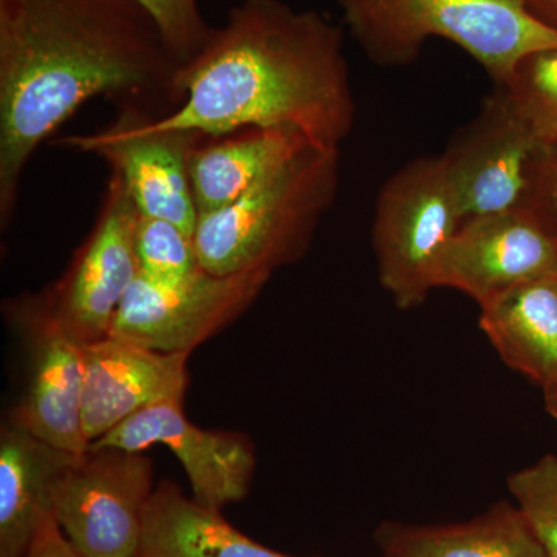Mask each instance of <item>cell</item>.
Listing matches in <instances>:
<instances>
[{
	"label": "cell",
	"instance_id": "6da1fadb",
	"mask_svg": "<svg viewBox=\"0 0 557 557\" xmlns=\"http://www.w3.org/2000/svg\"><path fill=\"white\" fill-rule=\"evenodd\" d=\"M180 64L137 0H0V225L46 139L87 101L164 116L182 104Z\"/></svg>",
	"mask_w": 557,
	"mask_h": 557
},
{
	"label": "cell",
	"instance_id": "7a4b0ae2",
	"mask_svg": "<svg viewBox=\"0 0 557 557\" xmlns=\"http://www.w3.org/2000/svg\"><path fill=\"white\" fill-rule=\"evenodd\" d=\"M182 104L153 116L159 129L222 138L287 127L341 149L357 121L344 32L317 10L242 0L180 73Z\"/></svg>",
	"mask_w": 557,
	"mask_h": 557
},
{
	"label": "cell",
	"instance_id": "3957f363",
	"mask_svg": "<svg viewBox=\"0 0 557 557\" xmlns=\"http://www.w3.org/2000/svg\"><path fill=\"white\" fill-rule=\"evenodd\" d=\"M341 149L307 145L230 207L199 215L194 247L218 276L277 269L306 255L335 203Z\"/></svg>",
	"mask_w": 557,
	"mask_h": 557
},
{
	"label": "cell",
	"instance_id": "277c9868",
	"mask_svg": "<svg viewBox=\"0 0 557 557\" xmlns=\"http://www.w3.org/2000/svg\"><path fill=\"white\" fill-rule=\"evenodd\" d=\"M351 38L373 64L405 67L426 40L456 44L497 87L507 86L520 61L557 50V33L528 11L525 0H336Z\"/></svg>",
	"mask_w": 557,
	"mask_h": 557
},
{
	"label": "cell",
	"instance_id": "5b68a950",
	"mask_svg": "<svg viewBox=\"0 0 557 557\" xmlns=\"http://www.w3.org/2000/svg\"><path fill=\"white\" fill-rule=\"evenodd\" d=\"M460 208L442 156L409 161L381 186L373 251L381 285L399 309L420 306L435 288L440 256L460 228Z\"/></svg>",
	"mask_w": 557,
	"mask_h": 557
},
{
	"label": "cell",
	"instance_id": "8992f818",
	"mask_svg": "<svg viewBox=\"0 0 557 557\" xmlns=\"http://www.w3.org/2000/svg\"><path fill=\"white\" fill-rule=\"evenodd\" d=\"M152 475L145 453L90 446L54 482V520L84 557H139Z\"/></svg>",
	"mask_w": 557,
	"mask_h": 557
},
{
	"label": "cell",
	"instance_id": "52a82bcc",
	"mask_svg": "<svg viewBox=\"0 0 557 557\" xmlns=\"http://www.w3.org/2000/svg\"><path fill=\"white\" fill-rule=\"evenodd\" d=\"M271 274L218 276L199 270L177 282L139 276L121 302L109 335L163 354H193L255 302Z\"/></svg>",
	"mask_w": 557,
	"mask_h": 557
},
{
	"label": "cell",
	"instance_id": "ba28073f",
	"mask_svg": "<svg viewBox=\"0 0 557 557\" xmlns=\"http://www.w3.org/2000/svg\"><path fill=\"white\" fill-rule=\"evenodd\" d=\"M153 116L141 109L120 108L108 129L62 138L60 145L108 161L139 214L168 220L194 237L199 211L190 159L205 137L196 132L159 129L152 124Z\"/></svg>",
	"mask_w": 557,
	"mask_h": 557
},
{
	"label": "cell",
	"instance_id": "9c48e42d",
	"mask_svg": "<svg viewBox=\"0 0 557 557\" xmlns=\"http://www.w3.org/2000/svg\"><path fill=\"white\" fill-rule=\"evenodd\" d=\"M138 209L119 175H110L97 223L72 265L44 293L51 317L81 344L109 336L113 319L138 277Z\"/></svg>",
	"mask_w": 557,
	"mask_h": 557
},
{
	"label": "cell",
	"instance_id": "30bf717a",
	"mask_svg": "<svg viewBox=\"0 0 557 557\" xmlns=\"http://www.w3.org/2000/svg\"><path fill=\"white\" fill-rule=\"evenodd\" d=\"M27 350V387L14 420L54 448L89 449L83 423L84 344L51 317L44 296H21L5 307Z\"/></svg>",
	"mask_w": 557,
	"mask_h": 557
},
{
	"label": "cell",
	"instance_id": "8fae6325",
	"mask_svg": "<svg viewBox=\"0 0 557 557\" xmlns=\"http://www.w3.org/2000/svg\"><path fill=\"white\" fill-rule=\"evenodd\" d=\"M541 146L505 90L497 87L442 153L461 220L522 207L531 163Z\"/></svg>",
	"mask_w": 557,
	"mask_h": 557
},
{
	"label": "cell",
	"instance_id": "7c38bea8",
	"mask_svg": "<svg viewBox=\"0 0 557 557\" xmlns=\"http://www.w3.org/2000/svg\"><path fill=\"white\" fill-rule=\"evenodd\" d=\"M557 276V244L523 208L461 223L440 256L435 288L458 289L479 307L508 289Z\"/></svg>",
	"mask_w": 557,
	"mask_h": 557
},
{
	"label": "cell",
	"instance_id": "4fadbf2b",
	"mask_svg": "<svg viewBox=\"0 0 557 557\" xmlns=\"http://www.w3.org/2000/svg\"><path fill=\"white\" fill-rule=\"evenodd\" d=\"M156 445L166 446L177 457L194 500L203 507L220 511L247 497L256 471L252 443L239 432L196 426L182 403L150 406L90 446L145 453Z\"/></svg>",
	"mask_w": 557,
	"mask_h": 557
},
{
	"label": "cell",
	"instance_id": "5bb4252c",
	"mask_svg": "<svg viewBox=\"0 0 557 557\" xmlns=\"http://www.w3.org/2000/svg\"><path fill=\"white\" fill-rule=\"evenodd\" d=\"M188 358L113 335L84 344L83 423L89 446L150 406L183 405Z\"/></svg>",
	"mask_w": 557,
	"mask_h": 557
},
{
	"label": "cell",
	"instance_id": "9a60e30c",
	"mask_svg": "<svg viewBox=\"0 0 557 557\" xmlns=\"http://www.w3.org/2000/svg\"><path fill=\"white\" fill-rule=\"evenodd\" d=\"M78 454L33 435L13 417L0 429V557H25L44 520L53 516V486Z\"/></svg>",
	"mask_w": 557,
	"mask_h": 557
},
{
	"label": "cell",
	"instance_id": "2e32d148",
	"mask_svg": "<svg viewBox=\"0 0 557 557\" xmlns=\"http://www.w3.org/2000/svg\"><path fill=\"white\" fill-rule=\"evenodd\" d=\"M480 329L498 357L542 388L557 392V276L536 278L480 307Z\"/></svg>",
	"mask_w": 557,
	"mask_h": 557
},
{
	"label": "cell",
	"instance_id": "e0dca14e",
	"mask_svg": "<svg viewBox=\"0 0 557 557\" xmlns=\"http://www.w3.org/2000/svg\"><path fill=\"white\" fill-rule=\"evenodd\" d=\"M200 143L190 159V182L199 215L239 200L307 145L300 132L287 127L247 129Z\"/></svg>",
	"mask_w": 557,
	"mask_h": 557
},
{
	"label": "cell",
	"instance_id": "ac0fdd59",
	"mask_svg": "<svg viewBox=\"0 0 557 557\" xmlns=\"http://www.w3.org/2000/svg\"><path fill=\"white\" fill-rule=\"evenodd\" d=\"M375 541L387 557H545L518 507L508 502L467 522H384Z\"/></svg>",
	"mask_w": 557,
	"mask_h": 557
},
{
	"label": "cell",
	"instance_id": "d6986e66",
	"mask_svg": "<svg viewBox=\"0 0 557 557\" xmlns=\"http://www.w3.org/2000/svg\"><path fill=\"white\" fill-rule=\"evenodd\" d=\"M141 556L293 557L251 541L230 525L218 509L186 497L172 482L160 483L150 497L143 525Z\"/></svg>",
	"mask_w": 557,
	"mask_h": 557
},
{
	"label": "cell",
	"instance_id": "ffe728a7",
	"mask_svg": "<svg viewBox=\"0 0 557 557\" xmlns=\"http://www.w3.org/2000/svg\"><path fill=\"white\" fill-rule=\"evenodd\" d=\"M502 89L534 137L557 145V50L523 58Z\"/></svg>",
	"mask_w": 557,
	"mask_h": 557
},
{
	"label": "cell",
	"instance_id": "44dd1931",
	"mask_svg": "<svg viewBox=\"0 0 557 557\" xmlns=\"http://www.w3.org/2000/svg\"><path fill=\"white\" fill-rule=\"evenodd\" d=\"M135 256L139 276L177 282L200 270L194 237L168 220L138 215Z\"/></svg>",
	"mask_w": 557,
	"mask_h": 557
},
{
	"label": "cell",
	"instance_id": "7402d4cb",
	"mask_svg": "<svg viewBox=\"0 0 557 557\" xmlns=\"http://www.w3.org/2000/svg\"><path fill=\"white\" fill-rule=\"evenodd\" d=\"M508 490L545 557H557V456L512 472Z\"/></svg>",
	"mask_w": 557,
	"mask_h": 557
},
{
	"label": "cell",
	"instance_id": "603a6c76",
	"mask_svg": "<svg viewBox=\"0 0 557 557\" xmlns=\"http://www.w3.org/2000/svg\"><path fill=\"white\" fill-rule=\"evenodd\" d=\"M157 22L168 46L186 65L207 46L214 28L201 14L199 0H137Z\"/></svg>",
	"mask_w": 557,
	"mask_h": 557
},
{
	"label": "cell",
	"instance_id": "cb8c5ba5",
	"mask_svg": "<svg viewBox=\"0 0 557 557\" xmlns=\"http://www.w3.org/2000/svg\"><path fill=\"white\" fill-rule=\"evenodd\" d=\"M557 244V145H542L531 163L522 207Z\"/></svg>",
	"mask_w": 557,
	"mask_h": 557
},
{
	"label": "cell",
	"instance_id": "d4e9b609",
	"mask_svg": "<svg viewBox=\"0 0 557 557\" xmlns=\"http://www.w3.org/2000/svg\"><path fill=\"white\" fill-rule=\"evenodd\" d=\"M25 557H84L70 544L54 516L44 520Z\"/></svg>",
	"mask_w": 557,
	"mask_h": 557
},
{
	"label": "cell",
	"instance_id": "484cf974",
	"mask_svg": "<svg viewBox=\"0 0 557 557\" xmlns=\"http://www.w3.org/2000/svg\"><path fill=\"white\" fill-rule=\"evenodd\" d=\"M525 5L539 22L557 33V0H525Z\"/></svg>",
	"mask_w": 557,
	"mask_h": 557
},
{
	"label": "cell",
	"instance_id": "4316f807",
	"mask_svg": "<svg viewBox=\"0 0 557 557\" xmlns=\"http://www.w3.org/2000/svg\"><path fill=\"white\" fill-rule=\"evenodd\" d=\"M545 409L557 421V392L544 395Z\"/></svg>",
	"mask_w": 557,
	"mask_h": 557
},
{
	"label": "cell",
	"instance_id": "83f0119b",
	"mask_svg": "<svg viewBox=\"0 0 557 557\" xmlns=\"http://www.w3.org/2000/svg\"><path fill=\"white\" fill-rule=\"evenodd\" d=\"M383 557H387V556H383Z\"/></svg>",
	"mask_w": 557,
	"mask_h": 557
},
{
	"label": "cell",
	"instance_id": "f1b7e54d",
	"mask_svg": "<svg viewBox=\"0 0 557 557\" xmlns=\"http://www.w3.org/2000/svg\"><path fill=\"white\" fill-rule=\"evenodd\" d=\"M553 394H555V392H553Z\"/></svg>",
	"mask_w": 557,
	"mask_h": 557
},
{
	"label": "cell",
	"instance_id": "f546056e",
	"mask_svg": "<svg viewBox=\"0 0 557 557\" xmlns=\"http://www.w3.org/2000/svg\"><path fill=\"white\" fill-rule=\"evenodd\" d=\"M141 557H145V556H141Z\"/></svg>",
	"mask_w": 557,
	"mask_h": 557
}]
</instances>
